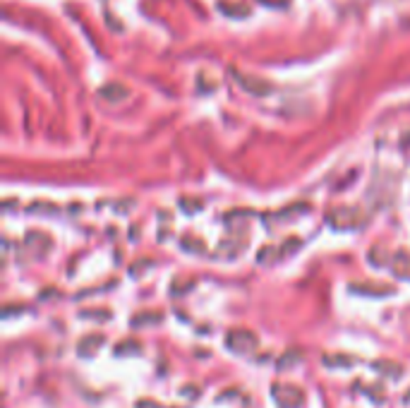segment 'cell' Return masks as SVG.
Masks as SVG:
<instances>
[{
    "instance_id": "obj_8",
    "label": "cell",
    "mask_w": 410,
    "mask_h": 408,
    "mask_svg": "<svg viewBox=\"0 0 410 408\" xmlns=\"http://www.w3.org/2000/svg\"><path fill=\"white\" fill-rule=\"evenodd\" d=\"M260 3L269 5V8H283V5H286L288 0H260Z\"/></svg>"
},
{
    "instance_id": "obj_3",
    "label": "cell",
    "mask_w": 410,
    "mask_h": 408,
    "mask_svg": "<svg viewBox=\"0 0 410 408\" xmlns=\"http://www.w3.org/2000/svg\"><path fill=\"white\" fill-rule=\"evenodd\" d=\"M99 94L104 99H109V101H121V99L128 97L130 89L125 84H106V87H101Z\"/></svg>"
},
{
    "instance_id": "obj_4",
    "label": "cell",
    "mask_w": 410,
    "mask_h": 408,
    "mask_svg": "<svg viewBox=\"0 0 410 408\" xmlns=\"http://www.w3.org/2000/svg\"><path fill=\"white\" fill-rule=\"evenodd\" d=\"M218 10H223V15L228 17H248L250 15V8L245 3H218Z\"/></svg>"
},
{
    "instance_id": "obj_7",
    "label": "cell",
    "mask_w": 410,
    "mask_h": 408,
    "mask_svg": "<svg viewBox=\"0 0 410 408\" xmlns=\"http://www.w3.org/2000/svg\"><path fill=\"white\" fill-rule=\"evenodd\" d=\"M142 322H161V315H144V317H135V319H132V326H140Z\"/></svg>"
},
{
    "instance_id": "obj_9",
    "label": "cell",
    "mask_w": 410,
    "mask_h": 408,
    "mask_svg": "<svg viewBox=\"0 0 410 408\" xmlns=\"http://www.w3.org/2000/svg\"><path fill=\"white\" fill-rule=\"evenodd\" d=\"M403 399H406V401H410V392L406 394V397H403Z\"/></svg>"
},
{
    "instance_id": "obj_2",
    "label": "cell",
    "mask_w": 410,
    "mask_h": 408,
    "mask_svg": "<svg viewBox=\"0 0 410 408\" xmlns=\"http://www.w3.org/2000/svg\"><path fill=\"white\" fill-rule=\"evenodd\" d=\"M226 346L231 351H236V353H250V351H255V346H257V336L245 329H236L226 336Z\"/></svg>"
},
{
    "instance_id": "obj_1",
    "label": "cell",
    "mask_w": 410,
    "mask_h": 408,
    "mask_svg": "<svg viewBox=\"0 0 410 408\" xmlns=\"http://www.w3.org/2000/svg\"><path fill=\"white\" fill-rule=\"evenodd\" d=\"M231 75H233V77H236V82L243 87L245 92L255 94V97H267V94L274 92L271 82L262 79V77H257V75H243L240 70H236V67H233V70H231Z\"/></svg>"
},
{
    "instance_id": "obj_5",
    "label": "cell",
    "mask_w": 410,
    "mask_h": 408,
    "mask_svg": "<svg viewBox=\"0 0 410 408\" xmlns=\"http://www.w3.org/2000/svg\"><path fill=\"white\" fill-rule=\"evenodd\" d=\"M375 370L382 375H389V377H401L403 375V368L399 365V363H391V360H379L375 363Z\"/></svg>"
},
{
    "instance_id": "obj_6",
    "label": "cell",
    "mask_w": 410,
    "mask_h": 408,
    "mask_svg": "<svg viewBox=\"0 0 410 408\" xmlns=\"http://www.w3.org/2000/svg\"><path fill=\"white\" fill-rule=\"evenodd\" d=\"M101 343H104V336H96V334H94V336H87V338H82V341H79V353L82 355H92L94 353V348L92 346H101Z\"/></svg>"
}]
</instances>
